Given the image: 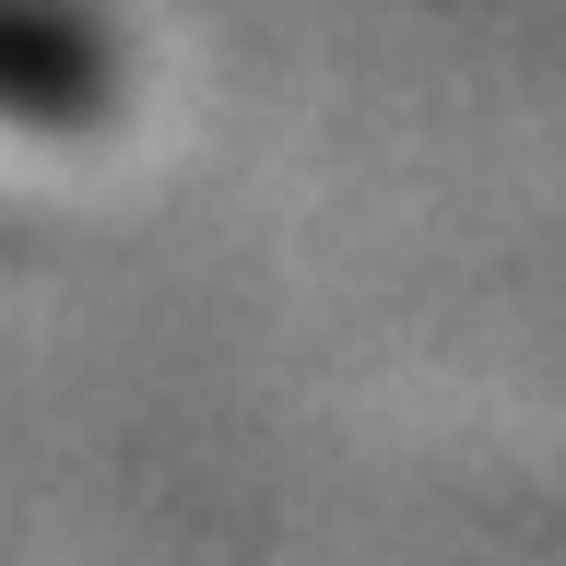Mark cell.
<instances>
[{
  "mask_svg": "<svg viewBox=\"0 0 566 566\" xmlns=\"http://www.w3.org/2000/svg\"><path fill=\"white\" fill-rule=\"evenodd\" d=\"M118 106V35L83 0H0V118L12 130H95Z\"/></svg>",
  "mask_w": 566,
  "mask_h": 566,
  "instance_id": "obj_1",
  "label": "cell"
}]
</instances>
